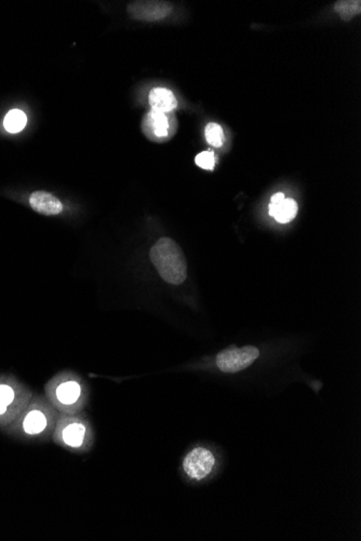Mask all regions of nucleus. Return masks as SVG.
Wrapping results in <instances>:
<instances>
[{
	"mask_svg": "<svg viewBox=\"0 0 361 541\" xmlns=\"http://www.w3.org/2000/svg\"><path fill=\"white\" fill-rule=\"evenodd\" d=\"M228 454L220 444L199 441L192 444L180 459V470L188 483L208 485L223 475Z\"/></svg>",
	"mask_w": 361,
	"mask_h": 541,
	"instance_id": "1",
	"label": "nucleus"
},
{
	"mask_svg": "<svg viewBox=\"0 0 361 541\" xmlns=\"http://www.w3.org/2000/svg\"><path fill=\"white\" fill-rule=\"evenodd\" d=\"M150 257L166 282L178 285L188 278V262L180 245L172 239H159L151 249Z\"/></svg>",
	"mask_w": 361,
	"mask_h": 541,
	"instance_id": "2",
	"label": "nucleus"
},
{
	"mask_svg": "<svg viewBox=\"0 0 361 541\" xmlns=\"http://www.w3.org/2000/svg\"><path fill=\"white\" fill-rule=\"evenodd\" d=\"M261 358V349L257 346H228L214 356L216 370L226 375L245 372Z\"/></svg>",
	"mask_w": 361,
	"mask_h": 541,
	"instance_id": "3",
	"label": "nucleus"
},
{
	"mask_svg": "<svg viewBox=\"0 0 361 541\" xmlns=\"http://www.w3.org/2000/svg\"><path fill=\"white\" fill-rule=\"evenodd\" d=\"M127 10L136 20L155 22L169 16L173 6L168 1H133L128 5Z\"/></svg>",
	"mask_w": 361,
	"mask_h": 541,
	"instance_id": "4",
	"label": "nucleus"
},
{
	"mask_svg": "<svg viewBox=\"0 0 361 541\" xmlns=\"http://www.w3.org/2000/svg\"><path fill=\"white\" fill-rule=\"evenodd\" d=\"M31 209L43 215H58L63 211V205L56 196L50 192L39 190L29 197Z\"/></svg>",
	"mask_w": 361,
	"mask_h": 541,
	"instance_id": "5",
	"label": "nucleus"
},
{
	"mask_svg": "<svg viewBox=\"0 0 361 541\" xmlns=\"http://www.w3.org/2000/svg\"><path fill=\"white\" fill-rule=\"evenodd\" d=\"M142 128L143 131L148 138L153 140H156V138L161 140L169 133V119L163 113L152 110L143 120Z\"/></svg>",
	"mask_w": 361,
	"mask_h": 541,
	"instance_id": "6",
	"label": "nucleus"
},
{
	"mask_svg": "<svg viewBox=\"0 0 361 541\" xmlns=\"http://www.w3.org/2000/svg\"><path fill=\"white\" fill-rule=\"evenodd\" d=\"M148 102L153 110L156 112L170 113L176 110L178 101L170 90L166 88H155L150 92Z\"/></svg>",
	"mask_w": 361,
	"mask_h": 541,
	"instance_id": "7",
	"label": "nucleus"
},
{
	"mask_svg": "<svg viewBox=\"0 0 361 541\" xmlns=\"http://www.w3.org/2000/svg\"><path fill=\"white\" fill-rule=\"evenodd\" d=\"M63 443L71 448H78L85 443L87 428L81 421H71L63 428Z\"/></svg>",
	"mask_w": 361,
	"mask_h": 541,
	"instance_id": "8",
	"label": "nucleus"
},
{
	"mask_svg": "<svg viewBox=\"0 0 361 541\" xmlns=\"http://www.w3.org/2000/svg\"><path fill=\"white\" fill-rule=\"evenodd\" d=\"M268 213L273 216L278 223H289L297 216L298 203L293 199L285 198L281 202L270 203Z\"/></svg>",
	"mask_w": 361,
	"mask_h": 541,
	"instance_id": "9",
	"label": "nucleus"
},
{
	"mask_svg": "<svg viewBox=\"0 0 361 541\" xmlns=\"http://www.w3.org/2000/svg\"><path fill=\"white\" fill-rule=\"evenodd\" d=\"M81 385L76 381H65L56 388V396L58 401L65 406H73L81 398Z\"/></svg>",
	"mask_w": 361,
	"mask_h": 541,
	"instance_id": "10",
	"label": "nucleus"
},
{
	"mask_svg": "<svg viewBox=\"0 0 361 541\" xmlns=\"http://www.w3.org/2000/svg\"><path fill=\"white\" fill-rule=\"evenodd\" d=\"M48 421L41 411H31L23 421V429L27 435L37 436L47 428Z\"/></svg>",
	"mask_w": 361,
	"mask_h": 541,
	"instance_id": "11",
	"label": "nucleus"
},
{
	"mask_svg": "<svg viewBox=\"0 0 361 541\" xmlns=\"http://www.w3.org/2000/svg\"><path fill=\"white\" fill-rule=\"evenodd\" d=\"M335 11L343 20L348 21L361 12L360 0H340L335 5Z\"/></svg>",
	"mask_w": 361,
	"mask_h": 541,
	"instance_id": "12",
	"label": "nucleus"
},
{
	"mask_svg": "<svg viewBox=\"0 0 361 541\" xmlns=\"http://www.w3.org/2000/svg\"><path fill=\"white\" fill-rule=\"evenodd\" d=\"M27 123V117L22 110H12L8 113L4 120L6 130L10 133H18L24 129Z\"/></svg>",
	"mask_w": 361,
	"mask_h": 541,
	"instance_id": "13",
	"label": "nucleus"
},
{
	"mask_svg": "<svg viewBox=\"0 0 361 541\" xmlns=\"http://www.w3.org/2000/svg\"><path fill=\"white\" fill-rule=\"evenodd\" d=\"M205 138L213 148H221L224 144V131L221 125L211 123L205 127Z\"/></svg>",
	"mask_w": 361,
	"mask_h": 541,
	"instance_id": "14",
	"label": "nucleus"
},
{
	"mask_svg": "<svg viewBox=\"0 0 361 541\" xmlns=\"http://www.w3.org/2000/svg\"><path fill=\"white\" fill-rule=\"evenodd\" d=\"M14 389L8 385H0V415L7 412L8 406L14 402Z\"/></svg>",
	"mask_w": 361,
	"mask_h": 541,
	"instance_id": "15",
	"label": "nucleus"
},
{
	"mask_svg": "<svg viewBox=\"0 0 361 541\" xmlns=\"http://www.w3.org/2000/svg\"><path fill=\"white\" fill-rule=\"evenodd\" d=\"M195 163L201 169L213 170L215 165V155L213 152H203L197 155Z\"/></svg>",
	"mask_w": 361,
	"mask_h": 541,
	"instance_id": "16",
	"label": "nucleus"
},
{
	"mask_svg": "<svg viewBox=\"0 0 361 541\" xmlns=\"http://www.w3.org/2000/svg\"><path fill=\"white\" fill-rule=\"evenodd\" d=\"M285 195L283 194V192H277V194H275L274 196L272 197V199H270V203H274V205H276V203L281 202V201L285 200Z\"/></svg>",
	"mask_w": 361,
	"mask_h": 541,
	"instance_id": "17",
	"label": "nucleus"
}]
</instances>
